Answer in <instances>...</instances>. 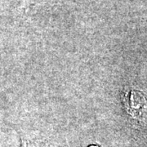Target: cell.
Segmentation results:
<instances>
[{
	"mask_svg": "<svg viewBox=\"0 0 147 147\" xmlns=\"http://www.w3.org/2000/svg\"><path fill=\"white\" fill-rule=\"evenodd\" d=\"M123 104L127 113L137 119H142L147 115V98L140 91H127L123 95Z\"/></svg>",
	"mask_w": 147,
	"mask_h": 147,
	"instance_id": "obj_1",
	"label": "cell"
}]
</instances>
